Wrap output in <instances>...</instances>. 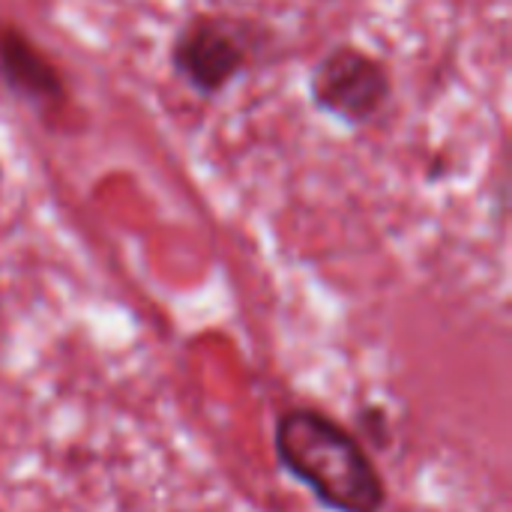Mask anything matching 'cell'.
<instances>
[{
    "label": "cell",
    "instance_id": "obj_1",
    "mask_svg": "<svg viewBox=\"0 0 512 512\" xmlns=\"http://www.w3.org/2000/svg\"><path fill=\"white\" fill-rule=\"evenodd\" d=\"M273 453L288 477L312 492L330 512H384L387 480L372 453L333 414L294 405L276 417Z\"/></svg>",
    "mask_w": 512,
    "mask_h": 512
},
{
    "label": "cell",
    "instance_id": "obj_2",
    "mask_svg": "<svg viewBox=\"0 0 512 512\" xmlns=\"http://www.w3.org/2000/svg\"><path fill=\"white\" fill-rule=\"evenodd\" d=\"M390 93L393 78L387 66L357 45L330 48L315 63L309 78V96L315 108L348 126H363L378 117L390 102Z\"/></svg>",
    "mask_w": 512,
    "mask_h": 512
},
{
    "label": "cell",
    "instance_id": "obj_3",
    "mask_svg": "<svg viewBox=\"0 0 512 512\" xmlns=\"http://www.w3.org/2000/svg\"><path fill=\"white\" fill-rule=\"evenodd\" d=\"M252 42L243 21L225 15H195L189 18L171 45L174 72L198 93L216 96L249 66Z\"/></svg>",
    "mask_w": 512,
    "mask_h": 512
},
{
    "label": "cell",
    "instance_id": "obj_4",
    "mask_svg": "<svg viewBox=\"0 0 512 512\" xmlns=\"http://www.w3.org/2000/svg\"><path fill=\"white\" fill-rule=\"evenodd\" d=\"M0 81L45 120L60 117L69 105V87L60 69L21 27L6 21H0Z\"/></svg>",
    "mask_w": 512,
    "mask_h": 512
},
{
    "label": "cell",
    "instance_id": "obj_5",
    "mask_svg": "<svg viewBox=\"0 0 512 512\" xmlns=\"http://www.w3.org/2000/svg\"><path fill=\"white\" fill-rule=\"evenodd\" d=\"M357 426H360V432L369 438L372 447L387 450V444H390V420H387V411H384V408H378V405H363V408L357 411Z\"/></svg>",
    "mask_w": 512,
    "mask_h": 512
}]
</instances>
